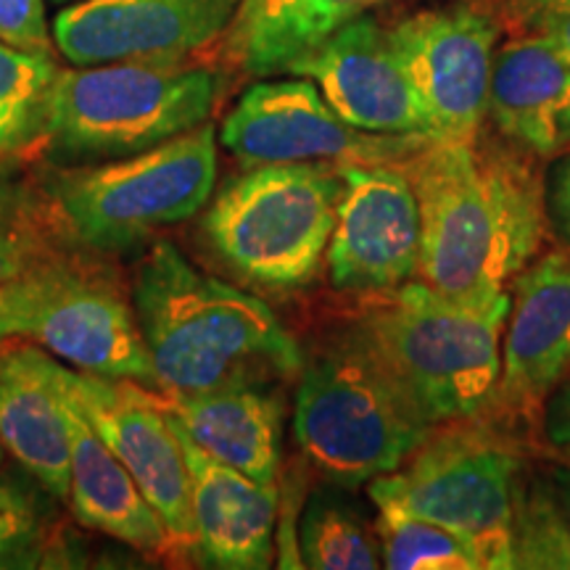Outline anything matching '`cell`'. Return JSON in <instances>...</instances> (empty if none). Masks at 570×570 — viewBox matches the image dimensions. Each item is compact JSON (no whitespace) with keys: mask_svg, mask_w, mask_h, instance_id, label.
Masks as SVG:
<instances>
[{"mask_svg":"<svg viewBox=\"0 0 570 570\" xmlns=\"http://www.w3.org/2000/svg\"><path fill=\"white\" fill-rule=\"evenodd\" d=\"M420 206L417 277L439 296L487 306L537 256L547 190L529 151L475 138L428 140L402 161Z\"/></svg>","mask_w":570,"mask_h":570,"instance_id":"6da1fadb","label":"cell"},{"mask_svg":"<svg viewBox=\"0 0 570 570\" xmlns=\"http://www.w3.org/2000/svg\"><path fill=\"white\" fill-rule=\"evenodd\" d=\"M132 309L164 394L273 386L302 373V348L265 302L156 244L135 275Z\"/></svg>","mask_w":570,"mask_h":570,"instance_id":"7a4b0ae2","label":"cell"},{"mask_svg":"<svg viewBox=\"0 0 570 570\" xmlns=\"http://www.w3.org/2000/svg\"><path fill=\"white\" fill-rule=\"evenodd\" d=\"M508 315L510 294L465 306L410 281L381 294L356 327L420 415L439 428L491 412Z\"/></svg>","mask_w":570,"mask_h":570,"instance_id":"3957f363","label":"cell"},{"mask_svg":"<svg viewBox=\"0 0 570 570\" xmlns=\"http://www.w3.org/2000/svg\"><path fill=\"white\" fill-rule=\"evenodd\" d=\"M219 71L188 61H109L59 69L42 138L63 161H109L209 122Z\"/></svg>","mask_w":570,"mask_h":570,"instance_id":"277c9868","label":"cell"},{"mask_svg":"<svg viewBox=\"0 0 570 570\" xmlns=\"http://www.w3.org/2000/svg\"><path fill=\"white\" fill-rule=\"evenodd\" d=\"M433 425L420 415L360 327L302 367L294 436L327 481L356 489L394 473Z\"/></svg>","mask_w":570,"mask_h":570,"instance_id":"5b68a950","label":"cell"},{"mask_svg":"<svg viewBox=\"0 0 570 570\" xmlns=\"http://www.w3.org/2000/svg\"><path fill=\"white\" fill-rule=\"evenodd\" d=\"M523 458L508 433L487 415L433 428L394 473L367 483L375 510H399L454 531L487 570L515 568L518 483Z\"/></svg>","mask_w":570,"mask_h":570,"instance_id":"8992f818","label":"cell"},{"mask_svg":"<svg viewBox=\"0 0 570 570\" xmlns=\"http://www.w3.org/2000/svg\"><path fill=\"white\" fill-rule=\"evenodd\" d=\"M341 190V164H252L214 196L204 233L244 281L273 291L302 288L323 267Z\"/></svg>","mask_w":570,"mask_h":570,"instance_id":"52a82bcc","label":"cell"},{"mask_svg":"<svg viewBox=\"0 0 570 570\" xmlns=\"http://www.w3.org/2000/svg\"><path fill=\"white\" fill-rule=\"evenodd\" d=\"M46 180L48 202L71 238L98 252H125L209 204L217 130L204 122L140 154L59 169Z\"/></svg>","mask_w":570,"mask_h":570,"instance_id":"ba28073f","label":"cell"},{"mask_svg":"<svg viewBox=\"0 0 570 570\" xmlns=\"http://www.w3.org/2000/svg\"><path fill=\"white\" fill-rule=\"evenodd\" d=\"M9 336H30L82 373L154 383L151 356L135 309L96 269L35 259L0 285Z\"/></svg>","mask_w":570,"mask_h":570,"instance_id":"9c48e42d","label":"cell"},{"mask_svg":"<svg viewBox=\"0 0 570 570\" xmlns=\"http://www.w3.org/2000/svg\"><path fill=\"white\" fill-rule=\"evenodd\" d=\"M219 140L252 164H389L425 146V135H383L352 127L306 77L248 88L223 122Z\"/></svg>","mask_w":570,"mask_h":570,"instance_id":"30bf717a","label":"cell"},{"mask_svg":"<svg viewBox=\"0 0 570 570\" xmlns=\"http://www.w3.org/2000/svg\"><path fill=\"white\" fill-rule=\"evenodd\" d=\"M56 381L61 394L130 470L175 547H196L188 462L167 399L140 389L138 381L75 373L61 365L56 367Z\"/></svg>","mask_w":570,"mask_h":570,"instance_id":"8fae6325","label":"cell"},{"mask_svg":"<svg viewBox=\"0 0 570 570\" xmlns=\"http://www.w3.org/2000/svg\"><path fill=\"white\" fill-rule=\"evenodd\" d=\"M389 38L425 106L433 138H475L489 111L497 19L473 6L428 9L396 21Z\"/></svg>","mask_w":570,"mask_h":570,"instance_id":"7c38bea8","label":"cell"},{"mask_svg":"<svg viewBox=\"0 0 570 570\" xmlns=\"http://www.w3.org/2000/svg\"><path fill=\"white\" fill-rule=\"evenodd\" d=\"M344 190L325 265L336 291L381 296L417 277L420 206L402 161L341 164Z\"/></svg>","mask_w":570,"mask_h":570,"instance_id":"4fadbf2b","label":"cell"},{"mask_svg":"<svg viewBox=\"0 0 570 570\" xmlns=\"http://www.w3.org/2000/svg\"><path fill=\"white\" fill-rule=\"evenodd\" d=\"M240 0H77L56 13V51L75 67L188 61L223 40Z\"/></svg>","mask_w":570,"mask_h":570,"instance_id":"5bb4252c","label":"cell"},{"mask_svg":"<svg viewBox=\"0 0 570 570\" xmlns=\"http://www.w3.org/2000/svg\"><path fill=\"white\" fill-rule=\"evenodd\" d=\"M502 338V375L489 415L539 425L570 373V252H552L515 277Z\"/></svg>","mask_w":570,"mask_h":570,"instance_id":"9a60e30c","label":"cell"},{"mask_svg":"<svg viewBox=\"0 0 570 570\" xmlns=\"http://www.w3.org/2000/svg\"><path fill=\"white\" fill-rule=\"evenodd\" d=\"M291 75L315 82L333 111L352 127L436 140L425 106L391 46L389 30L373 17L360 13L346 21L315 53L298 61Z\"/></svg>","mask_w":570,"mask_h":570,"instance_id":"2e32d148","label":"cell"},{"mask_svg":"<svg viewBox=\"0 0 570 570\" xmlns=\"http://www.w3.org/2000/svg\"><path fill=\"white\" fill-rule=\"evenodd\" d=\"M177 433H180L190 475L196 550L214 568H267L273 560L277 483L248 479L240 470L202 452L185 436L180 425H177Z\"/></svg>","mask_w":570,"mask_h":570,"instance_id":"e0dca14e","label":"cell"},{"mask_svg":"<svg viewBox=\"0 0 570 570\" xmlns=\"http://www.w3.org/2000/svg\"><path fill=\"white\" fill-rule=\"evenodd\" d=\"M42 348L0 352V444L56 499L69 497L67 404Z\"/></svg>","mask_w":570,"mask_h":570,"instance_id":"ac0fdd59","label":"cell"},{"mask_svg":"<svg viewBox=\"0 0 570 570\" xmlns=\"http://www.w3.org/2000/svg\"><path fill=\"white\" fill-rule=\"evenodd\" d=\"M489 117L512 146L552 159L570 148V63L533 35L497 48Z\"/></svg>","mask_w":570,"mask_h":570,"instance_id":"d6986e66","label":"cell"},{"mask_svg":"<svg viewBox=\"0 0 570 570\" xmlns=\"http://www.w3.org/2000/svg\"><path fill=\"white\" fill-rule=\"evenodd\" d=\"M63 396V394H61ZM69 425V504L88 529L125 541L140 552L164 554L175 547L138 481L106 446L75 404L63 396Z\"/></svg>","mask_w":570,"mask_h":570,"instance_id":"ffe728a7","label":"cell"},{"mask_svg":"<svg viewBox=\"0 0 570 570\" xmlns=\"http://www.w3.org/2000/svg\"><path fill=\"white\" fill-rule=\"evenodd\" d=\"M183 433L209 458L248 479L277 483L283 446V402L269 386L204 394H164Z\"/></svg>","mask_w":570,"mask_h":570,"instance_id":"44dd1931","label":"cell"},{"mask_svg":"<svg viewBox=\"0 0 570 570\" xmlns=\"http://www.w3.org/2000/svg\"><path fill=\"white\" fill-rule=\"evenodd\" d=\"M370 0H240L219 40L227 67L252 77L291 75Z\"/></svg>","mask_w":570,"mask_h":570,"instance_id":"7402d4cb","label":"cell"},{"mask_svg":"<svg viewBox=\"0 0 570 570\" xmlns=\"http://www.w3.org/2000/svg\"><path fill=\"white\" fill-rule=\"evenodd\" d=\"M304 568L315 570H375L383 568L377 533L336 491L309 499L298 533Z\"/></svg>","mask_w":570,"mask_h":570,"instance_id":"603a6c76","label":"cell"},{"mask_svg":"<svg viewBox=\"0 0 570 570\" xmlns=\"http://www.w3.org/2000/svg\"><path fill=\"white\" fill-rule=\"evenodd\" d=\"M59 63L51 56L0 42V156L19 154L42 138V119Z\"/></svg>","mask_w":570,"mask_h":570,"instance_id":"cb8c5ba5","label":"cell"},{"mask_svg":"<svg viewBox=\"0 0 570 570\" xmlns=\"http://www.w3.org/2000/svg\"><path fill=\"white\" fill-rule=\"evenodd\" d=\"M375 533L389 570H483L465 539L431 520L377 510Z\"/></svg>","mask_w":570,"mask_h":570,"instance_id":"d4e9b609","label":"cell"},{"mask_svg":"<svg viewBox=\"0 0 570 570\" xmlns=\"http://www.w3.org/2000/svg\"><path fill=\"white\" fill-rule=\"evenodd\" d=\"M53 499L27 470L0 473V570L38 566L53 529Z\"/></svg>","mask_w":570,"mask_h":570,"instance_id":"484cf974","label":"cell"},{"mask_svg":"<svg viewBox=\"0 0 570 570\" xmlns=\"http://www.w3.org/2000/svg\"><path fill=\"white\" fill-rule=\"evenodd\" d=\"M515 568H570V523L544 475H523L515 497L512 525Z\"/></svg>","mask_w":570,"mask_h":570,"instance_id":"4316f807","label":"cell"},{"mask_svg":"<svg viewBox=\"0 0 570 570\" xmlns=\"http://www.w3.org/2000/svg\"><path fill=\"white\" fill-rule=\"evenodd\" d=\"M40 259V233L27 185L9 167H0V285Z\"/></svg>","mask_w":570,"mask_h":570,"instance_id":"83f0119b","label":"cell"},{"mask_svg":"<svg viewBox=\"0 0 570 570\" xmlns=\"http://www.w3.org/2000/svg\"><path fill=\"white\" fill-rule=\"evenodd\" d=\"M0 42L35 56H56L42 0H0Z\"/></svg>","mask_w":570,"mask_h":570,"instance_id":"f1b7e54d","label":"cell"},{"mask_svg":"<svg viewBox=\"0 0 570 570\" xmlns=\"http://www.w3.org/2000/svg\"><path fill=\"white\" fill-rule=\"evenodd\" d=\"M539 425L552 452H570V375L562 377L547 396Z\"/></svg>","mask_w":570,"mask_h":570,"instance_id":"f546056e","label":"cell"},{"mask_svg":"<svg viewBox=\"0 0 570 570\" xmlns=\"http://www.w3.org/2000/svg\"><path fill=\"white\" fill-rule=\"evenodd\" d=\"M523 27L533 38L544 42L552 53L570 63V9L537 13V17L523 21Z\"/></svg>","mask_w":570,"mask_h":570,"instance_id":"4dcf8cb0","label":"cell"},{"mask_svg":"<svg viewBox=\"0 0 570 570\" xmlns=\"http://www.w3.org/2000/svg\"><path fill=\"white\" fill-rule=\"evenodd\" d=\"M552 206V217L562 235L570 240V154L562 156L552 173V194L547 196Z\"/></svg>","mask_w":570,"mask_h":570,"instance_id":"1f68e13d","label":"cell"},{"mask_svg":"<svg viewBox=\"0 0 570 570\" xmlns=\"http://www.w3.org/2000/svg\"><path fill=\"white\" fill-rule=\"evenodd\" d=\"M554 454H558V460H554V465L547 470L544 479L550 483L552 494L560 502V508L566 512L570 523V452H554Z\"/></svg>","mask_w":570,"mask_h":570,"instance_id":"d6a6232c","label":"cell"},{"mask_svg":"<svg viewBox=\"0 0 570 570\" xmlns=\"http://www.w3.org/2000/svg\"><path fill=\"white\" fill-rule=\"evenodd\" d=\"M510 6L520 21H529L537 13L570 9V0H510Z\"/></svg>","mask_w":570,"mask_h":570,"instance_id":"836d02e7","label":"cell"},{"mask_svg":"<svg viewBox=\"0 0 570 570\" xmlns=\"http://www.w3.org/2000/svg\"><path fill=\"white\" fill-rule=\"evenodd\" d=\"M9 338V331H6V325H3V317H0V341H6Z\"/></svg>","mask_w":570,"mask_h":570,"instance_id":"e575fe53","label":"cell"},{"mask_svg":"<svg viewBox=\"0 0 570 570\" xmlns=\"http://www.w3.org/2000/svg\"><path fill=\"white\" fill-rule=\"evenodd\" d=\"M56 6H69V3H77V0H51Z\"/></svg>","mask_w":570,"mask_h":570,"instance_id":"d590c367","label":"cell"},{"mask_svg":"<svg viewBox=\"0 0 570 570\" xmlns=\"http://www.w3.org/2000/svg\"><path fill=\"white\" fill-rule=\"evenodd\" d=\"M3 452L6 449H3V444H0V465H3Z\"/></svg>","mask_w":570,"mask_h":570,"instance_id":"8d00e7d4","label":"cell"},{"mask_svg":"<svg viewBox=\"0 0 570 570\" xmlns=\"http://www.w3.org/2000/svg\"><path fill=\"white\" fill-rule=\"evenodd\" d=\"M375 3H386V0H370V6H375Z\"/></svg>","mask_w":570,"mask_h":570,"instance_id":"74e56055","label":"cell"}]
</instances>
